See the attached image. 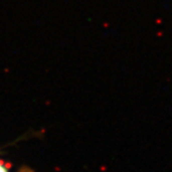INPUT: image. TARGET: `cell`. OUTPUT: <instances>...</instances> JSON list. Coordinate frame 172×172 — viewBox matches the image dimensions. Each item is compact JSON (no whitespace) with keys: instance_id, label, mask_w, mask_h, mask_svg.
Listing matches in <instances>:
<instances>
[{"instance_id":"6da1fadb","label":"cell","mask_w":172,"mask_h":172,"mask_svg":"<svg viewBox=\"0 0 172 172\" xmlns=\"http://www.w3.org/2000/svg\"><path fill=\"white\" fill-rule=\"evenodd\" d=\"M0 172H8V170L6 169V167L3 165L2 162H0Z\"/></svg>"}]
</instances>
